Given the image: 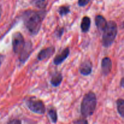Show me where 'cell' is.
Listing matches in <instances>:
<instances>
[{
    "label": "cell",
    "instance_id": "6da1fadb",
    "mask_svg": "<svg viewBox=\"0 0 124 124\" xmlns=\"http://www.w3.org/2000/svg\"><path fill=\"white\" fill-rule=\"evenodd\" d=\"M46 14L44 11L31 10H26L23 13V19L24 25L31 35H36L39 32Z\"/></svg>",
    "mask_w": 124,
    "mask_h": 124
},
{
    "label": "cell",
    "instance_id": "7a4b0ae2",
    "mask_svg": "<svg viewBox=\"0 0 124 124\" xmlns=\"http://www.w3.org/2000/svg\"><path fill=\"white\" fill-rule=\"evenodd\" d=\"M97 105L96 96L93 92H89L82 99L81 105V112L84 117H89L94 113Z\"/></svg>",
    "mask_w": 124,
    "mask_h": 124
},
{
    "label": "cell",
    "instance_id": "3957f363",
    "mask_svg": "<svg viewBox=\"0 0 124 124\" xmlns=\"http://www.w3.org/2000/svg\"><path fill=\"white\" fill-rule=\"evenodd\" d=\"M117 33V24L115 21H110L107 23L106 27L104 30L102 36V44L105 47H108L112 45Z\"/></svg>",
    "mask_w": 124,
    "mask_h": 124
},
{
    "label": "cell",
    "instance_id": "277c9868",
    "mask_svg": "<svg viewBox=\"0 0 124 124\" xmlns=\"http://www.w3.org/2000/svg\"><path fill=\"white\" fill-rule=\"evenodd\" d=\"M25 104L28 108L33 113L44 115L46 112V107L42 101L35 100L33 98H30L25 101Z\"/></svg>",
    "mask_w": 124,
    "mask_h": 124
},
{
    "label": "cell",
    "instance_id": "5b68a950",
    "mask_svg": "<svg viewBox=\"0 0 124 124\" xmlns=\"http://www.w3.org/2000/svg\"><path fill=\"white\" fill-rule=\"evenodd\" d=\"M25 45L24 37L20 32H15L12 36L13 50L16 54H19Z\"/></svg>",
    "mask_w": 124,
    "mask_h": 124
},
{
    "label": "cell",
    "instance_id": "8992f818",
    "mask_svg": "<svg viewBox=\"0 0 124 124\" xmlns=\"http://www.w3.org/2000/svg\"><path fill=\"white\" fill-rule=\"evenodd\" d=\"M32 50V44L31 42H25V45L24 48L19 53V60L21 62H25L27 59L29 58V56L30 55Z\"/></svg>",
    "mask_w": 124,
    "mask_h": 124
},
{
    "label": "cell",
    "instance_id": "52a82bcc",
    "mask_svg": "<svg viewBox=\"0 0 124 124\" xmlns=\"http://www.w3.org/2000/svg\"><path fill=\"white\" fill-rule=\"evenodd\" d=\"M101 69L104 76H107L112 69V61L108 57H105L102 61Z\"/></svg>",
    "mask_w": 124,
    "mask_h": 124
},
{
    "label": "cell",
    "instance_id": "ba28073f",
    "mask_svg": "<svg viewBox=\"0 0 124 124\" xmlns=\"http://www.w3.org/2000/svg\"><path fill=\"white\" fill-rule=\"evenodd\" d=\"M69 54H70V49L69 48H65L62 51L61 53L56 56L53 59V63L56 65L62 64L68 58Z\"/></svg>",
    "mask_w": 124,
    "mask_h": 124
},
{
    "label": "cell",
    "instance_id": "9c48e42d",
    "mask_svg": "<svg viewBox=\"0 0 124 124\" xmlns=\"http://www.w3.org/2000/svg\"><path fill=\"white\" fill-rule=\"evenodd\" d=\"M54 51H55V49L53 47H50L47 48H44V49L40 51V52L39 53L37 56L38 59L39 61H43L47 58H50L51 56L53 55V53H54Z\"/></svg>",
    "mask_w": 124,
    "mask_h": 124
},
{
    "label": "cell",
    "instance_id": "30bf717a",
    "mask_svg": "<svg viewBox=\"0 0 124 124\" xmlns=\"http://www.w3.org/2000/svg\"><path fill=\"white\" fill-rule=\"evenodd\" d=\"M92 71V64L90 61H84L80 65L79 72L84 76L90 75Z\"/></svg>",
    "mask_w": 124,
    "mask_h": 124
},
{
    "label": "cell",
    "instance_id": "8fae6325",
    "mask_svg": "<svg viewBox=\"0 0 124 124\" xmlns=\"http://www.w3.org/2000/svg\"><path fill=\"white\" fill-rule=\"evenodd\" d=\"M95 23L98 29L101 31H104L107 24L105 18L102 15H97L96 16Z\"/></svg>",
    "mask_w": 124,
    "mask_h": 124
},
{
    "label": "cell",
    "instance_id": "7c38bea8",
    "mask_svg": "<svg viewBox=\"0 0 124 124\" xmlns=\"http://www.w3.org/2000/svg\"><path fill=\"white\" fill-rule=\"evenodd\" d=\"M62 81V74L59 72H56L52 75L50 83L53 87H56L60 85Z\"/></svg>",
    "mask_w": 124,
    "mask_h": 124
},
{
    "label": "cell",
    "instance_id": "4fadbf2b",
    "mask_svg": "<svg viewBox=\"0 0 124 124\" xmlns=\"http://www.w3.org/2000/svg\"><path fill=\"white\" fill-rule=\"evenodd\" d=\"M91 20L88 16H84L82 19L81 24V30L82 32L87 33L90 28Z\"/></svg>",
    "mask_w": 124,
    "mask_h": 124
},
{
    "label": "cell",
    "instance_id": "5bb4252c",
    "mask_svg": "<svg viewBox=\"0 0 124 124\" xmlns=\"http://www.w3.org/2000/svg\"><path fill=\"white\" fill-rule=\"evenodd\" d=\"M117 109L119 114L122 117H124V101L122 99H117L116 102Z\"/></svg>",
    "mask_w": 124,
    "mask_h": 124
},
{
    "label": "cell",
    "instance_id": "9a60e30c",
    "mask_svg": "<svg viewBox=\"0 0 124 124\" xmlns=\"http://www.w3.org/2000/svg\"><path fill=\"white\" fill-rule=\"evenodd\" d=\"M48 114L50 117L51 120H52V122L54 124L56 123L57 121H58V115H57L56 110L54 108H52L48 110Z\"/></svg>",
    "mask_w": 124,
    "mask_h": 124
},
{
    "label": "cell",
    "instance_id": "2e32d148",
    "mask_svg": "<svg viewBox=\"0 0 124 124\" xmlns=\"http://www.w3.org/2000/svg\"><path fill=\"white\" fill-rule=\"evenodd\" d=\"M46 4V0H32V4L38 8H45Z\"/></svg>",
    "mask_w": 124,
    "mask_h": 124
},
{
    "label": "cell",
    "instance_id": "e0dca14e",
    "mask_svg": "<svg viewBox=\"0 0 124 124\" xmlns=\"http://www.w3.org/2000/svg\"><path fill=\"white\" fill-rule=\"evenodd\" d=\"M70 12V7H69V6H61V7H59V13L61 16L66 15H67Z\"/></svg>",
    "mask_w": 124,
    "mask_h": 124
},
{
    "label": "cell",
    "instance_id": "ac0fdd59",
    "mask_svg": "<svg viewBox=\"0 0 124 124\" xmlns=\"http://www.w3.org/2000/svg\"><path fill=\"white\" fill-rule=\"evenodd\" d=\"M64 29L63 28H59V29H56V35L58 38H61V36H62L63 33H64Z\"/></svg>",
    "mask_w": 124,
    "mask_h": 124
},
{
    "label": "cell",
    "instance_id": "d6986e66",
    "mask_svg": "<svg viewBox=\"0 0 124 124\" xmlns=\"http://www.w3.org/2000/svg\"><path fill=\"white\" fill-rule=\"evenodd\" d=\"M90 0H78V5L81 7H84L89 3Z\"/></svg>",
    "mask_w": 124,
    "mask_h": 124
},
{
    "label": "cell",
    "instance_id": "ffe728a7",
    "mask_svg": "<svg viewBox=\"0 0 124 124\" xmlns=\"http://www.w3.org/2000/svg\"><path fill=\"white\" fill-rule=\"evenodd\" d=\"M74 124H88V122L85 119H81L75 121L74 122Z\"/></svg>",
    "mask_w": 124,
    "mask_h": 124
},
{
    "label": "cell",
    "instance_id": "44dd1931",
    "mask_svg": "<svg viewBox=\"0 0 124 124\" xmlns=\"http://www.w3.org/2000/svg\"><path fill=\"white\" fill-rule=\"evenodd\" d=\"M7 124H22V123H21V121L19 119H15L10 121Z\"/></svg>",
    "mask_w": 124,
    "mask_h": 124
},
{
    "label": "cell",
    "instance_id": "7402d4cb",
    "mask_svg": "<svg viewBox=\"0 0 124 124\" xmlns=\"http://www.w3.org/2000/svg\"><path fill=\"white\" fill-rule=\"evenodd\" d=\"M124 78H122V79H121V87H124Z\"/></svg>",
    "mask_w": 124,
    "mask_h": 124
},
{
    "label": "cell",
    "instance_id": "603a6c76",
    "mask_svg": "<svg viewBox=\"0 0 124 124\" xmlns=\"http://www.w3.org/2000/svg\"><path fill=\"white\" fill-rule=\"evenodd\" d=\"M1 6H0V16H1Z\"/></svg>",
    "mask_w": 124,
    "mask_h": 124
},
{
    "label": "cell",
    "instance_id": "cb8c5ba5",
    "mask_svg": "<svg viewBox=\"0 0 124 124\" xmlns=\"http://www.w3.org/2000/svg\"><path fill=\"white\" fill-rule=\"evenodd\" d=\"M1 58H0V65H1Z\"/></svg>",
    "mask_w": 124,
    "mask_h": 124
}]
</instances>
